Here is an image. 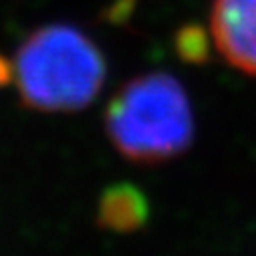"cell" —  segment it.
I'll return each instance as SVG.
<instances>
[{
  "label": "cell",
  "mask_w": 256,
  "mask_h": 256,
  "mask_svg": "<svg viewBox=\"0 0 256 256\" xmlns=\"http://www.w3.org/2000/svg\"><path fill=\"white\" fill-rule=\"evenodd\" d=\"M107 62L77 26L56 22L32 30L10 60V81L24 107L44 113L85 109L103 89Z\"/></svg>",
  "instance_id": "obj_1"
},
{
  "label": "cell",
  "mask_w": 256,
  "mask_h": 256,
  "mask_svg": "<svg viewBox=\"0 0 256 256\" xmlns=\"http://www.w3.org/2000/svg\"><path fill=\"white\" fill-rule=\"evenodd\" d=\"M105 130L123 158L160 164L188 150L194 138V115L176 77L150 73L117 91L105 113Z\"/></svg>",
  "instance_id": "obj_2"
},
{
  "label": "cell",
  "mask_w": 256,
  "mask_h": 256,
  "mask_svg": "<svg viewBox=\"0 0 256 256\" xmlns=\"http://www.w3.org/2000/svg\"><path fill=\"white\" fill-rule=\"evenodd\" d=\"M210 32L234 69L256 77V0H214Z\"/></svg>",
  "instance_id": "obj_3"
},
{
  "label": "cell",
  "mask_w": 256,
  "mask_h": 256,
  "mask_svg": "<svg viewBox=\"0 0 256 256\" xmlns=\"http://www.w3.org/2000/svg\"><path fill=\"white\" fill-rule=\"evenodd\" d=\"M148 212L150 206L140 188L132 184H117L103 194L97 220L107 230L132 232L148 220Z\"/></svg>",
  "instance_id": "obj_4"
}]
</instances>
